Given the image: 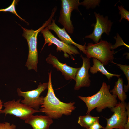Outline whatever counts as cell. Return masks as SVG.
<instances>
[{
  "mask_svg": "<svg viewBox=\"0 0 129 129\" xmlns=\"http://www.w3.org/2000/svg\"><path fill=\"white\" fill-rule=\"evenodd\" d=\"M52 71L48 72V91L44 97L43 104L39 110L44 113L52 119H57L63 115H70L75 110V102L65 103L60 100L54 93L52 84L51 75Z\"/></svg>",
  "mask_w": 129,
  "mask_h": 129,
  "instance_id": "obj_1",
  "label": "cell"
},
{
  "mask_svg": "<svg viewBox=\"0 0 129 129\" xmlns=\"http://www.w3.org/2000/svg\"><path fill=\"white\" fill-rule=\"evenodd\" d=\"M110 88V86L103 82L99 90L93 95L87 97L78 96L86 105V114L90 113L95 108L98 112H100L107 108L111 109L117 105L118 103L117 96L111 93Z\"/></svg>",
  "mask_w": 129,
  "mask_h": 129,
  "instance_id": "obj_2",
  "label": "cell"
},
{
  "mask_svg": "<svg viewBox=\"0 0 129 129\" xmlns=\"http://www.w3.org/2000/svg\"><path fill=\"white\" fill-rule=\"evenodd\" d=\"M56 11V9H53L49 18L41 27L36 30L27 29L20 26L23 30L22 36L27 41L28 45V55L25 64L28 70L33 69L37 72L38 54L37 48V36L42 29L51 23Z\"/></svg>",
  "mask_w": 129,
  "mask_h": 129,
  "instance_id": "obj_3",
  "label": "cell"
},
{
  "mask_svg": "<svg viewBox=\"0 0 129 129\" xmlns=\"http://www.w3.org/2000/svg\"><path fill=\"white\" fill-rule=\"evenodd\" d=\"M112 46L111 43L101 39L97 43H89L85 47L86 57L96 58L106 65L114 59L115 51L112 50Z\"/></svg>",
  "mask_w": 129,
  "mask_h": 129,
  "instance_id": "obj_4",
  "label": "cell"
},
{
  "mask_svg": "<svg viewBox=\"0 0 129 129\" xmlns=\"http://www.w3.org/2000/svg\"><path fill=\"white\" fill-rule=\"evenodd\" d=\"M48 82H40L36 89L26 92L22 91L18 88L17 90L18 95L24 98L21 103L35 110H39L43 102L44 98L43 96H40V94L48 88Z\"/></svg>",
  "mask_w": 129,
  "mask_h": 129,
  "instance_id": "obj_5",
  "label": "cell"
},
{
  "mask_svg": "<svg viewBox=\"0 0 129 129\" xmlns=\"http://www.w3.org/2000/svg\"><path fill=\"white\" fill-rule=\"evenodd\" d=\"M21 99L16 101L14 99L4 103L3 106L5 108L0 111V113H4L5 115L8 114L13 115L25 120L34 113L40 112L21 103Z\"/></svg>",
  "mask_w": 129,
  "mask_h": 129,
  "instance_id": "obj_6",
  "label": "cell"
},
{
  "mask_svg": "<svg viewBox=\"0 0 129 129\" xmlns=\"http://www.w3.org/2000/svg\"><path fill=\"white\" fill-rule=\"evenodd\" d=\"M61 7L58 22L63 26L67 32L72 34L74 27L71 20L73 11L76 10L79 12L78 6L80 5L79 0H61Z\"/></svg>",
  "mask_w": 129,
  "mask_h": 129,
  "instance_id": "obj_7",
  "label": "cell"
},
{
  "mask_svg": "<svg viewBox=\"0 0 129 129\" xmlns=\"http://www.w3.org/2000/svg\"><path fill=\"white\" fill-rule=\"evenodd\" d=\"M127 104L125 102H119L110 109L114 113L109 118H106L107 124L103 129H124L127 119Z\"/></svg>",
  "mask_w": 129,
  "mask_h": 129,
  "instance_id": "obj_8",
  "label": "cell"
},
{
  "mask_svg": "<svg viewBox=\"0 0 129 129\" xmlns=\"http://www.w3.org/2000/svg\"><path fill=\"white\" fill-rule=\"evenodd\" d=\"M41 32L45 40L41 50L47 43H48V45L53 44L56 45L57 46V51H63L64 53V56L66 58H69L70 56L73 59L74 58L72 55L79 54L76 47L72 45L67 44L58 39L52 34L47 26L42 29Z\"/></svg>",
  "mask_w": 129,
  "mask_h": 129,
  "instance_id": "obj_9",
  "label": "cell"
},
{
  "mask_svg": "<svg viewBox=\"0 0 129 129\" xmlns=\"http://www.w3.org/2000/svg\"><path fill=\"white\" fill-rule=\"evenodd\" d=\"M94 13L96 22L94 26L93 32L92 33L86 36L85 38L92 39L96 43L99 42L103 33H105L108 35H109L113 22L108 19L107 16L104 17L103 15L99 13L95 12Z\"/></svg>",
  "mask_w": 129,
  "mask_h": 129,
  "instance_id": "obj_10",
  "label": "cell"
},
{
  "mask_svg": "<svg viewBox=\"0 0 129 129\" xmlns=\"http://www.w3.org/2000/svg\"><path fill=\"white\" fill-rule=\"evenodd\" d=\"M81 56L83 61L82 65L79 68L75 75V81L76 83L74 87L75 90H78L83 87H89L90 85L91 81L89 73V70L91 67L90 59Z\"/></svg>",
  "mask_w": 129,
  "mask_h": 129,
  "instance_id": "obj_11",
  "label": "cell"
},
{
  "mask_svg": "<svg viewBox=\"0 0 129 129\" xmlns=\"http://www.w3.org/2000/svg\"><path fill=\"white\" fill-rule=\"evenodd\" d=\"M46 60L48 63L51 64L57 70L61 71L66 80H75L76 74L79 68L70 67L66 64L60 62L56 56L53 55L51 53L49 55Z\"/></svg>",
  "mask_w": 129,
  "mask_h": 129,
  "instance_id": "obj_12",
  "label": "cell"
},
{
  "mask_svg": "<svg viewBox=\"0 0 129 129\" xmlns=\"http://www.w3.org/2000/svg\"><path fill=\"white\" fill-rule=\"evenodd\" d=\"M55 19H53L52 22L47 26L49 30L53 31L56 33L60 40L64 43L70 45H73L77 47L83 53L86 54L85 43L84 45L78 44L75 42L67 33L65 28H61L55 23Z\"/></svg>",
  "mask_w": 129,
  "mask_h": 129,
  "instance_id": "obj_13",
  "label": "cell"
},
{
  "mask_svg": "<svg viewBox=\"0 0 129 129\" xmlns=\"http://www.w3.org/2000/svg\"><path fill=\"white\" fill-rule=\"evenodd\" d=\"M52 119L47 115H32L25 120V122L30 125L33 129H50L53 123Z\"/></svg>",
  "mask_w": 129,
  "mask_h": 129,
  "instance_id": "obj_14",
  "label": "cell"
},
{
  "mask_svg": "<svg viewBox=\"0 0 129 129\" xmlns=\"http://www.w3.org/2000/svg\"><path fill=\"white\" fill-rule=\"evenodd\" d=\"M93 65L92 67H91L89 69L90 72L93 74H94L98 72H101L105 75L109 80L113 76H116L118 78L121 75V74L110 73L106 70L103 64L96 58H93Z\"/></svg>",
  "mask_w": 129,
  "mask_h": 129,
  "instance_id": "obj_15",
  "label": "cell"
},
{
  "mask_svg": "<svg viewBox=\"0 0 129 129\" xmlns=\"http://www.w3.org/2000/svg\"><path fill=\"white\" fill-rule=\"evenodd\" d=\"M112 94L117 96L121 102H124L127 98V96L124 89L123 81L122 78H118L113 88L110 91Z\"/></svg>",
  "mask_w": 129,
  "mask_h": 129,
  "instance_id": "obj_16",
  "label": "cell"
},
{
  "mask_svg": "<svg viewBox=\"0 0 129 129\" xmlns=\"http://www.w3.org/2000/svg\"><path fill=\"white\" fill-rule=\"evenodd\" d=\"M85 115L80 116L78 123L82 127L86 128H89L96 121L99 120V117H94L91 116L90 113Z\"/></svg>",
  "mask_w": 129,
  "mask_h": 129,
  "instance_id": "obj_17",
  "label": "cell"
},
{
  "mask_svg": "<svg viewBox=\"0 0 129 129\" xmlns=\"http://www.w3.org/2000/svg\"><path fill=\"white\" fill-rule=\"evenodd\" d=\"M118 66L119 68L122 71L127 78L128 84L127 85L124 86V89L125 93L128 91L129 88V66L122 65L114 62L113 61L110 62Z\"/></svg>",
  "mask_w": 129,
  "mask_h": 129,
  "instance_id": "obj_18",
  "label": "cell"
},
{
  "mask_svg": "<svg viewBox=\"0 0 129 129\" xmlns=\"http://www.w3.org/2000/svg\"><path fill=\"white\" fill-rule=\"evenodd\" d=\"M17 3V0H14L11 4L8 7L5 9H0V12L8 11L11 12L16 15L21 20H23L26 22L24 19L22 18L19 16L15 10V6Z\"/></svg>",
  "mask_w": 129,
  "mask_h": 129,
  "instance_id": "obj_19",
  "label": "cell"
},
{
  "mask_svg": "<svg viewBox=\"0 0 129 129\" xmlns=\"http://www.w3.org/2000/svg\"><path fill=\"white\" fill-rule=\"evenodd\" d=\"M100 2V0H85L80 2V5H82L88 9L90 8H94L99 5Z\"/></svg>",
  "mask_w": 129,
  "mask_h": 129,
  "instance_id": "obj_20",
  "label": "cell"
},
{
  "mask_svg": "<svg viewBox=\"0 0 129 129\" xmlns=\"http://www.w3.org/2000/svg\"><path fill=\"white\" fill-rule=\"evenodd\" d=\"M116 37L117 38L114 37V38L116 40V43L114 45H112V50H113L118 46L121 45H124L129 48V46L124 43L118 33L117 34Z\"/></svg>",
  "mask_w": 129,
  "mask_h": 129,
  "instance_id": "obj_21",
  "label": "cell"
},
{
  "mask_svg": "<svg viewBox=\"0 0 129 129\" xmlns=\"http://www.w3.org/2000/svg\"><path fill=\"white\" fill-rule=\"evenodd\" d=\"M118 8L120 11L119 13L121 16L119 22H121L122 20L124 18L129 21V12L124 9L122 5L120 6H118Z\"/></svg>",
  "mask_w": 129,
  "mask_h": 129,
  "instance_id": "obj_22",
  "label": "cell"
},
{
  "mask_svg": "<svg viewBox=\"0 0 129 129\" xmlns=\"http://www.w3.org/2000/svg\"><path fill=\"white\" fill-rule=\"evenodd\" d=\"M16 126L13 124H11L7 122L0 123V129H16Z\"/></svg>",
  "mask_w": 129,
  "mask_h": 129,
  "instance_id": "obj_23",
  "label": "cell"
},
{
  "mask_svg": "<svg viewBox=\"0 0 129 129\" xmlns=\"http://www.w3.org/2000/svg\"><path fill=\"white\" fill-rule=\"evenodd\" d=\"M99 121V120H97L92 125L86 129H103L104 127L100 124Z\"/></svg>",
  "mask_w": 129,
  "mask_h": 129,
  "instance_id": "obj_24",
  "label": "cell"
},
{
  "mask_svg": "<svg viewBox=\"0 0 129 129\" xmlns=\"http://www.w3.org/2000/svg\"><path fill=\"white\" fill-rule=\"evenodd\" d=\"M126 108L127 112V122L125 125L124 129H129V103L127 104Z\"/></svg>",
  "mask_w": 129,
  "mask_h": 129,
  "instance_id": "obj_25",
  "label": "cell"
},
{
  "mask_svg": "<svg viewBox=\"0 0 129 129\" xmlns=\"http://www.w3.org/2000/svg\"><path fill=\"white\" fill-rule=\"evenodd\" d=\"M3 105L2 104V102L0 99V111L2 110V107Z\"/></svg>",
  "mask_w": 129,
  "mask_h": 129,
  "instance_id": "obj_26",
  "label": "cell"
},
{
  "mask_svg": "<svg viewBox=\"0 0 129 129\" xmlns=\"http://www.w3.org/2000/svg\"></svg>",
  "mask_w": 129,
  "mask_h": 129,
  "instance_id": "obj_27",
  "label": "cell"
},
{
  "mask_svg": "<svg viewBox=\"0 0 129 129\" xmlns=\"http://www.w3.org/2000/svg\"></svg>",
  "mask_w": 129,
  "mask_h": 129,
  "instance_id": "obj_28",
  "label": "cell"
}]
</instances>
